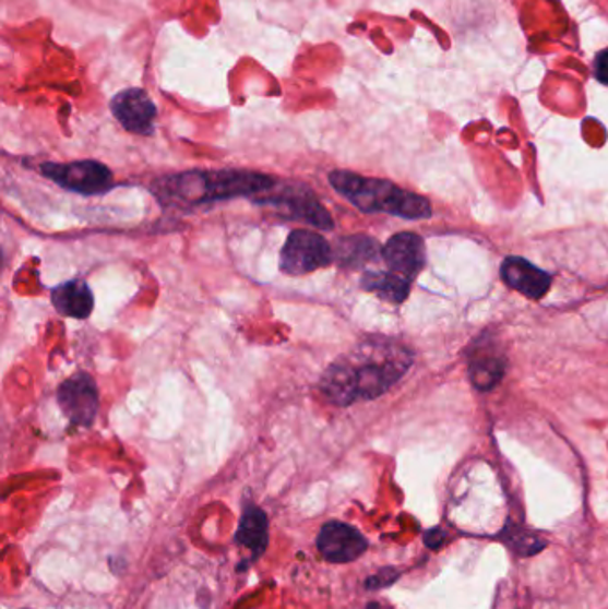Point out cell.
I'll use <instances>...</instances> for the list:
<instances>
[{
    "instance_id": "6",
    "label": "cell",
    "mask_w": 608,
    "mask_h": 609,
    "mask_svg": "<svg viewBox=\"0 0 608 609\" xmlns=\"http://www.w3.org/2000/svg\"><path fill=\"white\" fill-rule=\"evenodd\" d=\"M258 202L269 203L289 218L302 219V222L309 223V225L320 228V230H332L334 228L331 214L326 213L320 200L306 186L281 184V188H277V184H275L270 191L261 194Z\"/></svg>"
},
{
    "instance_id": "15",
    "label": "cell",
    "mask_w": 608,
    "mask_h": 609,
    "mask_svg": "<svg viewBox=\"0 0 608 609\" xmlns=\"http://www.w3.org/2000/svg\"><path fill=\"white\" fill-rule=\"evenodd\" d=\"M380 247L368 236L343 237L334 248V261L343 267H360L379 255Z\"/></svg>"
},
{
    "instance_id": "10",
    "label": "cell",
    "mask_w": 608,
    "mask_h": 609,
    "mask_svg": "<svg viewBox=\"0 0 608 609\" xmlns=\"http://www.w3.org/2000/svg\"><path fill=\"white\" fill-rule=\"evenodd\" d=\"M382 256L393 273L413 280L425 266L424 239L416 234H396L385 244Z\"/></svg>"
},
{
    "instance_id": "21",
    "label": "cell",
    "mask_w": 608,
    "mask_h": 609,
    "mask_svg": "<svg viewBox=\"0 0 608 609\" xmlns=\"http://www.w3.org/2000/svg\"><path fill=\"white\" fill-rule=\"evenodd\" d=\"M366 609H388L385 606L379 605V602H370V605L366 606Z\"/></svg>"
},
{
    "instance_id": "8",
    "label": "cell",
    "mask_w": 608,
    "mask_h": 609,
    "mask_svg": "<svg viewBox=\"0 0 608 609\" xmlns=\"http://www.w3.org/2000/svg\"><path fill=\"white\" fill-rule=\"evenodd\" d=\"M112 117L118 123L138 135H152L156 131L157 107L142 87H127L111 100Z\"/></svg>"
},
{
    "instance_id": "20",
    "label": "cell",
    "mask_w": 608,
    "mask_h": 609,
    "mask_svg": "<svg viewBox=\"0 0 608 609\" xmlns=\"http://www.w3.org/2000/svg\"><path fill=\"white\" fill-rule=\"evenodd\" d=\"M448 533L441 527H433L430 532L425 533V546L429 547L430 551H439L441 547L446 544Z\"/></svg>"
},
{
    "instance_id": "2",
    "label": "cell",
    "mask_w": 608,
    "mask_h": 609,
    "mask_svg": "<svg viewBox=\"0 0 608 609\" xmlns=\"http://www.w3.org/2000/svg\"><path fill=\"white\" fill-rule=\"evenodd\" d=\"M275 184L277 180L269 175L247 169H195L156 180L152 191L165 207H190L236 196H259Z\"/></svg>"
},
{
    "instance_id": "9",
    "label": "cell",
    "mask_w": 608,
    "mask_h": 609,
    "mask_svg": "<svg viewBox=\"0 0 608 609\" xmlns=\"http://www.w3.org/2000/svg\"><path fill=\"white\" fill-rule=\"evenodd\" d=\"M318 551L331 563H350L365 554L368 540L356 527L345 523H326L318 535Z\"/></svg>"
},
{
    "instance_id": "11",
    "label": "cell",
    "mask_w": 608,
    "mask_h": 609,
    "mask_svg": "<svg viewBox=\"0 0 608 609\" xmlns=\"http://www.w3.org/2000/svg\"><path fill=\"white\" fill-rule=\"evenodd\" d=\"M501 278L506 286L520 290L532 300H539L551 286V276L521 256H506L501 264Z\"/></svg>"
},
{
    "instance_id": "19",
    "label": "cell",
    "mask_w": 608,
    "mask_h": 609,
    "mask_svg": "<svg viewBox=\"0 0 608 609\" xmlns=\"http://www.w3.org/2000/svg\"><path fill=\"white\" fill-rule=\"evenodd\" d=\"M593 75L599 84L608 86V49L599 50L593 61Z\"/></svg>"
},
{
    "instance_id": "13",
    "label": "cell",
    "mask_w": 608,
    "mask_h": 609,
    "mask_svg": "<svg viewBox=\"0 0 608 609\" xmlns=\"http://www.w3.org/2000/svg\"><path fill=\"white\" fill-rule=\"evenodd\" d=\"M236 544L249 549L252 560H258L269 547V517L255 504H245L241 523L236 533Z\"/></svg>"
},
{
    "instance_id": "4",
    "label": "cell",
    "mask_w": 608,
    "mask_h": 609,
    "mask_svg": "<svg viewBox=\"0 0 608 609\" xmlns=\"http://www.w3.org/2000/svg\"><path fill=\"white\" fill-rule=\"evenodd\" d=\"M334 262V248L322 234L293 230L281 252V271L289 276H302L322 270Z\"/></svg>"
},
{
    "instance_id": "12",
    "label": "cell",
    "mask_w": 608,
    "mask_h": 609,
    "mask_svg": "<svg viewBox=\"0 0 608 609\" xmlns=\"http://www.w3.org/2000/svg\"><path fill=\"white\" fill-rule=\"evenodd\" d=\"M50 300H52V304H55L59 314L64 315V318H72V320H86L92 315L93 304H95L92 289L83 280H69L59 284L58 287L52 289Z\"/></svg>"
},
{
    "instance_id": "1",
    "label": "cell",
    "mask_w": 608,
    "mask_h": 609,
    "mask_svg": "<svg viewBox=\"0 0 608 609\" xmlns=\"http://www.w3.org/2000/svg\"><path fill=\"white\" fill-rule=\"evenodd\" d=\"M410 363L409 349L390 338H370L329 366L320 389L337 406L370 402L390 391L409 371Z\"/></svg>"
},
{
    "instance_id": "7",
    "label": "cell",
    "mask_w": 608,
    "mask_h": 609,
    "mask_svg": "<svg viewBox=\"0 0 608 609\" xmlns=\"http://www.w3.org/2000/svg\"><path fill=\"white\" fill-rule=\"evenodd\" d=\"M59 408L75 426H92L98 414L97 383L86 372L69 378L58 389Z\"/></svg>"
},
{
    "instance_id": "14",
    "label": "cell",
    "mask_w": 608,
    "mask_h": 609,
    "mask_svg": "<svg viewBox=\"0 0 608 609\" xmlns=\"http://www.w3.org/2000/svg\"><path fill=\"white\" fill-rule=\"evenodd\" d=\"M362 289L370 290L380 296L382 300L390 303H404L409 296L410 280L398 273H385V271H371L366 273L360 280Z\"/></svg>"
},
{
    "instance_id": "3",
    "label": "cell",
    "mask_w": 608,
    "mask_h": 609,
    "mask_svg": "<svg viewBox=\"0 0 608 609\" xmlns=\"http://www.w3.org/2000/svg\"><path fill=\"white\" fill-rule=\"evenodd\" d=\"M329 182L341 196L368 214H391L404 219H427L432 214L429 200L409 193L393 182L370 179L351 171H332Z\"/></svg>"
},
{
    "instance_id": "5",
    "label": "cell",
    "mask_w": 608,
    "mask_h": 609,
    "mask_svg": "<svg viewBox=\"0 0 608 609\" xmlns=\"http://www.w3.org/2000/svg\"><path fill=\"white\" fill-rule=\"evenodd\" d=\"M41 174L52 180L59 188L69 189L73 193L93 194L108 193L112 188V174L108 166L98 160H75V163H45Z\"/></svg>"
},
{
    "instance_id": "16",
    "label": "cell",
    "mask_w": 608,
    "mask_h": 609,
    "mask_svg": "<svg viewBox=\"0 0 608 609\" xmlns=\"http://www.w3.org/2000/svg\"><path fill=\"white\" fill-rule=\"evenodd\" d=\"M505 374V358L494 351H478L469 362V377L478 391H491Z\"/></svg>"
},
{
    "instance_id": "17",
    "label": "cell",
    "mask_w": 608,
    "mask_h": 609,
    "mask_svg": "<svg viewBox=\"0 0 608 609\" xmlns=\"http://www.w3.org/2000/svg\"><path fill=\"white\" fill-rule=\"evenodd\" d=\"M501 540L517 557H534L548 546L545 538H540L537 533L526 532L516 526H505L500 535Z\"/></svg>"
},
{
    "instance_id": "18",
    "label": "cell",
    "mask_w": 608,
    "mask_h": 609,
    "mask_svg": "<svg viewBox=\"0 0 608 609\" xmlns=\"http://www.w3.org/2000/svg\"><path fill=\"white\" fill-rule=\"evenodd\" d=\"M398 577L400 572L388 566V569H382V571L377 572L375 575L368 577V580H366V588H368V590H382V588H388V586L393 585L394 581L398 580Z\"/></svg>"
}]
</instances>
